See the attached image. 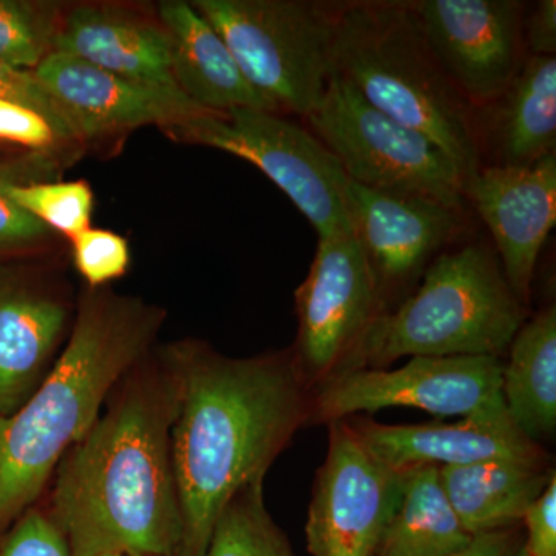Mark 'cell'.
<instances>
[{"label": "cell", "mask_w": 556, "mask_h": 556, "mask_svg": "<svg viewBox=\"0 0 556 556\" xmlns=\"http://www.w3.org/2000/svg\"><path fill=\"white\" fill-rule=\"evenodd\" d=\"M65 156V153L25 152L17 160H0V257L30 252L49 243L53 232L10 199L9 186L50 181L64 167Z\"/></svg>", "instance_id": "25"}, {"label": "cell", "mask_w": 556, "mask_h": 556, "mask_svg": "<svg viewBox=\"0 0 556 556\" xmlns=\"http://www.w3.org/2000/svg\"><path fill=\"white\" fill-rule=\"evenodd\" d=\"M178 141L222 150L266 175L308 218L318 239L351 232L339 160L306 127L280 113H203L164 130Z\"/></svg>", "instance_id": "8"}, {"label": "cell", "mask_w": 556, "mask_h": 556, "mask_svg": "<svg viewBox=\"0 0 556 556\" xmlns=\"http://www.w3.org/2000/svg\"><path fill=\"white\" fill-rule=\"evenodd\" d=\"M142 361L58 467L50 517L72 556L181 555L172 460L177 380L163 354Z\"/></svg>", "instance_id": "2"}, {"label": "cell", "mask_w": 556, "mask_h": 556, "mask_svg": "<svg viewBox=\"0 0 556 556\" xmlns=\"http://www.w3.org/2000/svg\"><path fill=\"white\" fill-rule=\"evenodd\" d=\"M503 365L490 356L412 357L397 369H353L314 388L309 424L328 426L394 407L514 424L504 404Z\"/></svg>", "instance_id": "9"}, {"label": "cell", "mask_w": 556, "mask_h": 556, "mask_svg": "<svg viewBox=\"0 0 556 556\" xmlns=\"http://www.w3.org/2000/svg\"><path fill=\"white\" fill-rule=\"evenodd\" d=\"M305 121L339 160L348 181L437 201L467 214L466 182L444 150L372 108L334 73Z\"/></svg>", "instance_id": "7"}, {"label": "cell", "mask_w": 556, "mask_h": 556, "mask_svg": "<svg viewBox=\"0 0 556 556\" xmlns=\"http://www.w3.org/2000/svg\"><path fill=\"white\" fill-rule=\"evenodd\" d=\"M73 262L91 289H101L126 276L129 241L108 229L89 228L72 239Z\"/></svg>", "instance_id": "28"}, {"label": "cell", "mask_w": 556, "mask_h": 556, "mask_svg": "<svg viewBox=\"0 0 556 556\" xmlns=\"http://www.w3.org/2000/svg\"><path fill=\"white\" fill-rule=\"evenodd\" d=\"M35 75L72 121L80 144L146 126L167 130L207 113L179 91L130 83L58 51Z\"/></svg>", "instance_id": "15"}, {"label": "cell", "mask_w": 556, "mask_h": 556, "mask_svg": "<svg viewBox=\"0 0 556 556\" xmlns=\"http://www.w3.org/2000/svg\"><path fill=\"white\" fill-rule=\"evenodd\" d=\"M9 197L51 232L70 240L91 228L93 190L84 179L14 182L9 186Z\"/></svg>", "instance_id": "27"}, {"label": "cell", "mask_w": 556, "mask_h": 556, "mask_svg": "<svg viewBox=\"0 0 556 556\" xmlns=\"http://www.w3.org/2000/svg\"><path fill=\"white\" fill-rule=\"evenodd\" d=\"M10 149L9 146L0 144V152H3V150Z\"/></svg>", "instance_id": "35"}, {"label": "cell", "mask_w": 556, "mask_h": 556, "mask_svg": "<svg viewBox=\"0 0 556 556\" xmlns=\"http://www.w3.org/2000/svg\"><path fill=\"white\" fill-rule=\"evenodd\" d=\"M466 199L490 230L508 287L527 305L556 223V153L527 167L482 166L466 182Z\"/></svg>", "instance_id": "14"}, {"label": "cell", "mask_w": 556, "mask_h": 556, "mask_svg": "<svg viewBox=\"0 0 556 556\" xmlns=\"http://www.w3.org/2000/svg\"><path fill=\"white\" fill-rule=\"evenodd\" d=\"M526 51L529 56L547 58L556 54V2L540 0L522 21Z\"/></svg>", "instance_id": "33"}, {"label": "cell", "mask_w": 556, "mask_h": 556, "mask_svg": "<svg viewBox=\"0 0 556 556\" xmlns=\"http://www.w3.org/2000/svg\"><path fill=\"white\" fill-rule=\"evenodd\" d=\"M507 351L503 365L507 415L525 437L541 445L556 430V306L527 318Z\"/></svg>", "instance_id": "22"}, {"label": "cell", "mask_w": 556, "mask_h": 556, "mask_svg": "<svg viewBox=\"0 0 556 556\" xmlns=\"http://www.w3.org/2000/svg\"><path fill=\"white\" fill-rule=\"evenodd\" d=\"M482 164L527 167L556 153V58H527L497 100L475 109Z\"/></svg>", "instance_id": "20"}, {"label": "cell", "mask_w": 556, "mask_h": 556, "mask_svg": "<svg viewBox=\"0 0 556 556\" xmlns=\"http://www.w3.org/2000/svg\"><path fill=\"white\" fill-rule=\"evenodd\" d=\"M0 98L24 105L49 121L50 126L68 149L80 146L72 121L65 115L61 105L54 101L49 90L42 86L35 72L14 68L0 61Z\"/></svg>", "instance_id": "29"}, {"label": "cell", "mask_w": 556, "mask_h": 556, "mask_svg": "<svg viewBox=\"0 0 556 556\" xmlns=\"http://www.w3.org/2000/svg\"><path fill=\"white\" fill-rule=\"evenodd\" d=\"M348 218L375 281L380 316L401 305L428 266L467 230V214L437 201L348 181Z\"/></svg>", "instance_id": "11"}, {"label": "cell", "mask_w": 556, "mask_h": 556, "mask_svg": "<svg viewBox=\"0 0 556 556\" xmlns=\"http://www.w3.org/2000/svg\"><path fill=\"white\" fill-rule=\"evenodd\" d=\"M68 321V303L53 287L0 265V416L16 412L49 375Z\"/></svg>", "instance_id": "17"}, {"label": "cell", "mask_w": 556, "mask_h": 556, "mask_svg": "<svg viewBox=\"0 0 556 556\" xmlns=\"http://www.w3.org/2000/svg\"><path fill=\"white\" fill-rule=\"evenodd\" d=\"M0 556H72V552L50 515L30 508L0 538Z\"/></svg>", "instance_id": "31"}, {"label": "cell", "mask_w": 556, "mask_h": 556, "mask_svg": "<svg viewBox=\"0 0 556 556\" xmlns=\"http://www.w3.org/2000/svg\"><path fill=\"white\" fill-rule=\"evenodd\" d=\"M420 35L473 109L497 100L527 60L519 0H407Z\"/></svg>", "instance_id": "12"}, {"label": "cell", "mask_w": 556, "mask_h": 556, "mask_svg": "<svg viewBox=\"0 0 556 556\" xmlns=\"http://www.w3.org/2000/svg\"><path fill=\"white\" fill-rule=\"evenodd\" d=\"M295 367L311 390L348 369L380 317L375 281L353 232L318 239L308 276L295 291Z\"/></svg>", "instance_id": "10"}, {"label": "cell", "mask_w": 556, "mask_h": 556, "mask_svg": "<svg viewBox=\"0 0 556 556\" xmlns=\"http://www.w3.org/2000/svg\"><path fill=\"white\" fill-rule=\"evenodd\" d=\"M163 357L178 388L172 460L185 527L179 556H203L230 501L265 482L309 424L313 390L291 350L237 358L188 340L167 346Z\"/></svg>", "instance_id": "1"}, {"label": "cell", "mask_w": 556, "mask_h": 556, "mask_svg": "<svg viewBox=\"0 0 556 556\" xmlns=\"http://www.w3.org/2000/svg\"><path fill=\"white\" fill-rule=\"evenodd\" d=\"M527 556H556V477L522 519Z\"/></svg>", "instance_id": "32"}, {"label": "cell", "mask_w": 556, "mask_h": 556, "mask_svg": "<svg viewBox=\"0 0 556 556\" xmlns=\"http://www.w3.org/2000/svg\"><path fill=\"white\" fill-rule=\"evenodd\" d=\"M64 10L56 2L0 0V61L35 72L54 51Z\"/></svg>", "instance_id": "26"}, {"label": "cell", "mask_w": 556, "mask_h": 556, "mask_svg": "<svg viewBox=\"0 0 556 556\" xmlns=\"http://www.w3.org/2000/svg\"><path fill=\"white\" fill-rule=\"evenodd\" d=\"M554 478L551 466L510 460L439 468L450 506L471 536L521 526Z\"/></svg>", "instance_id": "21"}, {"label": "cell", "mask_w": 556, "mask_h": 556, "mask_svg": "<svg viewBox=\"0 0 556 556\" xmlns=\"http://www.w3.org/2000/svg\"><path fill=\"white\" fill-rule=\"evenodd\" d=\"M0 144L25 152L65 153L68 148L38 113L0 98Z\"/></svg>", "instance_id": "30"}, {"label": "cell", "mask_w": 556, "mask_h": 556, "mask_svg": "<svg viewBox=\"0 0 556 556\" xmlns=\"http://www.w3.org/2000/svg\"><path fill=\"white\" fill-rule=\"evenodd\" d=\"M328 428L306 521L309 554L375 556L401 500L402 473L369 455L345 420Z\"/></svg>", "instance_id": "13"}, {"label": "cell", "mask_w": 556, "mask_h": 556, "mask_svg": "<svg viewBox=\"0 0 556 556\" xmlns=\"http://www.w3.org/2000/svg\"><path fill=\"white\" fill-rule=\"evenodd\" d=\"M450 506L438 467L402 471L401 500L375 556H452L471 541Z\"/></svg>", "instance_id": "23"}, {"label": "cell", "mask_w": 556, "mask_h": 556, "mask_svg": "<svg viewBox=\"0 0 556 556\" xmlns=\"http://www.w3.org/2000/svg\"><path fill=\"white\" fill-rule=\"evenodd\" d=\"M54 51L112 75L179 91L172 73L169 36L159 20L115 3H80L62 14ZM181 93V91H179Z\"/></svg>", "instance_id": "18"}, {"label": "cell", "mask_w": 556, "mask_h": 556, "mask_svg": "<svg viewBox=\"0 0 556 556\" xmlns=\"http://www.w3.org/2000/svg\"><path fill=\"white\" fill-rule=\"evenodd\" d=\"M192 5L277 113L306 119L318 108L332 76L340 2L193 0Z\"/></svg>", "instance_id": "6"}, {"label": "cell", "mask_w": 556, "mask_h": 556, "mask_svg": "<svg viewBox=\"0 0 556 556\" xmlns=\"http://www.w3.org/2000/svg\"><path fill=\"white\" fill-rule=\"evenodd\" d=\"M163 309L91 289L65 350L24 404L0 416V538L30 510L102 405L149 353Z\"/></svg>", "instance_id": "3"}, {"label": "cell", "mask_w": 556, "mask_h": 556, "mask_svg": "<svg viewBox=\"0 0 556 556\" xmlns=\"http://www.w3.org/2000/svg\"><path fill=\"white\" fill-rule=\"evenodd\" d=\"M156 20L169 36L175 84L195 108L207 113L237 109L276 112L249 84L225 40L192 2H161Z\"/></svg>", "instance_id": "19"}, {"label": "cell", "mask_w": 556, "mask_h": 556, "mask_svg": "<svg viewBox=\"0 0 556 556\" xmlns=\"http://www.w3.org/2000/svg\"><path fill=\"white\" fill-rule=\"evenodd\" d=\"M263 484L244 489L226 506L203 556H295L265 506Z\"/></svg>", "instance_id": "24"}, {"label": "cell", "mask_w": 556, "mask_h": 556, "mask_svg": "<svg viewBox=\"0 0 556 556\" xmlns=\"http://www.w3.org/2000/svg\"><path fill=\"white\" fill-rule=\"evenodd\" d=\"M452 556H527L525 529L521 526L471 538L463 551Z\"/></svg>", "instance_id": "34"}, {"label": "cell", "mask_w": 556, "mask_h": 556, "mask_svg": "<svg viewBox=\"0 0 556 556\" xmlns=\"http://www.w3.org/2000/svg\"><path fill=\"white\" fill-rule=\"evenodd\" d=\"M365 450L391 470L455 467L489 460L551 466L543 445L530 441L514 424L460 419L457 422L390 426L372 417L345 419Z\"/></svg>", "instance_id": "16"}, {"label": "cell", "mask_w": 556, "mask_h": 556, "mask_svg": "<svg viewBox=\"0 0 556 556\" xmlns=\"http://www.w3.org/2000/svg\"><path fill=\"white\" fill-rule=\"evenodd\" d=\"M526 320L495 249L470 241L442 252L415 291L376 318L345 372L402 357H501Z\"/></svg>", "instance_id": "5"}, {"label": "cell", "mask_w": 556, "mask_h": 556, "mask_svg": "<svg viewBox=\"0 0 556 556\" xmlns=\"http://www.w3.org/2000/svg\"><path fill=\"white\" fill-rule=\"evenodd\" d=\"M332 73L372 108L430 138L464 182L484 166L475 109L439 67L405 0L340 2Z\"/></svg>", "instance_id": "4"}]
</instances>
